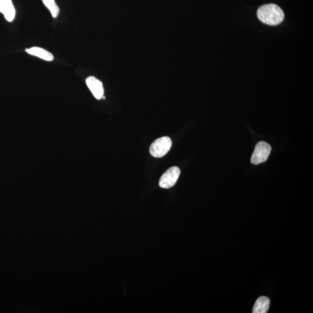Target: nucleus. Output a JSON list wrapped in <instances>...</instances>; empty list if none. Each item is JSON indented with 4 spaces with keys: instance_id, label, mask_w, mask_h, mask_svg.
I'll list each match as a JSON object with an SVG mask.
<instances>
[{
    "instance_id": "nucleus-1",
    "label": "nucleus",
    "mask_w": 313,
    "mask_h": 313,
    "mask_svg": "<svg viewBox=\"0 0 313 313\" xmlns=\"http://www.w3.org/2000/svg\"><path fill=\"white\" fill-rule=\"evenodd\" d=\"M257 15L262 22L270 26L278 25L285 16L281 8L274 4H265L259 7Z\"/></svg>"
},
{
    "instance_id": "nucleus-2",
    "label": "nucleus",
    "mask_w": 313,
    "mask_h": 313,
    "mask_svg": "<svg viewBox=\"0 0 313 313\" xmlns=\"http://www.w3.org/2000/svg\"><path fill=\"white\" fill-rule=\"evenodd\" d=\"M172 140L168 137L156 139L150 147V154L155 158H163L170 150L172 147Z\"/></svg>"
},
{
    "instance_id": "nucleus-3",
    "label": "nucleus",
    "mask_w": 313,
    "mask_h": 313,
    "mask_svg": "<svg viewBox=\"0 0 313 313\" xmlns=\"http://www.w3.org/2000/svg\"><path fill=\"white\" fill-rule=\"evenodd\" d=\"M271 150L269 144L265 142H259L255 146L251 162L253 164L258 165L264 163L268 159Z\"/></svg>"
},
{
    "instance_id": "nucleus-4",
    "label": "nucleus",
    "mask_w": 313,
    "mask_h": 313,
    "mask_svg": "<svg viewBox=\"0 0 313 313\" xmlns=\"http://www.w3.org/2000/svg\"><path fill=\"white\" fill-rule=\"evenodd\" d=\"M180 174L178 167H172L168 169L161 177L159 186L163 189H170L174 186Z\"/></svg>"
},
{
    "instance_id": "nucleus-5",
    "label": "nucleus",
    "mask_w": 313,
    "mask_h": 313,
    "mask_svg": "<svg viewBox=\"0 0 313 313\" xmlns=\"http://www.w3.org/2000/svg\"><path fill=\"white\" fill-rule=\"evenodd\" d=\"M86 84L88 88L97 100H101L104 97V89L102 82L94 77L86 78Z\"/></svg>"
},
{
    "instance_id": "nucleus-6",
    "label": "nucleus",
    "mask_w": 313,
    "mask_h": 313,
    "mask_svg": "<svg viewBox=\"0 0 313 313\" xmlns=\"http://www.w3.org/2000/svg\"><path fill=\"white\" fill-rule=\"evenodd\" d=\"M0 12L3 14L7 21H13L16 12L12 0H0Z\"/></svg>"
},
{
    "instance_id": "nucleus-7",
    "label": "nucleus",
    "mask_w": 313,
    "mask_h": 313,
    "mask_svg": "<svg viewBox=\"0 0 313 313\" xmlns=\"http://www.w3.org/2000/svg\"><path fill=\"white\" fill-rule=\"evenodd\" d=\"M26 51L33 56L39 57L44 60L51 61L54 59L51 52L42 48L35 47L27 49Z\"/></svg>"
},
{
    "instance_id": "nucleus-8",
    "label": "nucleus",
    "mask_w": 313,
    "mask_h": 313,
    "mask_svg": "<svg viewBox=\"0 0 313 313\" xmlns=\"http://www.w3.org/2000/svg\"><path fill=\"white\" fill-rule=\"evenodd\" d=\"M270 300L266 296L259 297L255 302L253 307V313H266L270 307Z\"/></svg>"
},
{
    "instance_id": "nucleus-9",
    "label": "nucleus",
    "mask_w": 313,
    "mask_h": 313,
    "mask_svg": "<svg viewBox=\"0 0 313 313\" xmlns=\"http://www.w3.org/2000/svg\"><path fill=\"white\" fill-rule=\"evenodd\" d=\"M44 5L46 6L53 18H56L59 13V8L55 0H42Z\"/></svg>"
}]
</instances>
